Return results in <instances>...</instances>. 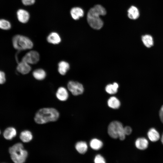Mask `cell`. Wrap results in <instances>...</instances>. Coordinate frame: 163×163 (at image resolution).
<instances>
[{"label": "cell", "instance_id": "1", "mask_svg": "<svg viewBox=\"0 0 163 163\" xmlns=\"http://www.w3.org/2000/svg\"><path fill=\"white\" fill-rule=\"evenodd\" d=\"M106 14L105 8L101 5H97L91 8L87 15V20L89 25L93 28L99 30L103 26V22L99 16Z\"/></svg>", "mask_w": 163, "mask_h": 163}, {"label": "cell", "instance_id": "2", "mask_svg": "<svg viewBox=\"0 0 163 163\" xmlns=\"http://www.w3.org/2000/svg\"><path fill=\"white\" fill-rule=\"evenodd\" d=\"M58 111L53 108H43L38 110L34 117L35 122L38 124H43L56 121L59 118Z\"/></svg>", "mask_w": 163, "mask_h": 163}, {"label": "cell", "instance_id": "3", "mask_svg": "<svg viewBox=\"0 0 163 163\" xmlns=\"http://www.w3.org/2000/svg\"><path fill=\"white\" fill-rule=\"evenodd\" d=\"M9 152L12 160L15 163L24 162L27 157V151L24 149L23 144L18 142L9 148Z\"/></svg>", "mask_w": 163, "mask_h": 163}, {"label": "cell", "instance_id": "4", "mask_svg": "<svg viewBox=\"0 0 163 163\" xmlns=\"http://www.w3.org/2000/svg\"><path fill=\"white\" fill-rule=\"evenodd\" d=\"M108 133L113 139L119 138L123 140L125 138L124 127L122 123L117 121H113L110 123L108 127Z\"/></svg>", "mask_w": 163, "mask_h": 163}, {"label": "cell", "instance_id": "5", "mask_svg": "<svg viewBox=\"0 0 163 163\" xmlns=\"http://www.w3.org/2000/svg\"><path fill=\"white\" fill-rule=\"evenodd\" d=\"M12 43L14 47L19 50L31 49L33 46V42L29 38L19 35L14 37L12 39Z\"/></svg>", "mask_w": 163, "mask_h": 163}, {"label": "cell", "instance_id": "6", "mask_svg": "<svg viewBox=\"0 0 163 163\" xmlns=\"http://www.w3.org/2000/svg\"><path fill=\"white\" fill-rule=\"evenodd\" d=\"M67 87L68 89L72 94L75 96L82 94L84 91L83 85L77 82H69L67 84Z\"/></svg>", "mask_w": 163, "mask_h": 163}, {"label": "cell", "instance_id": "7", "mask_svg": "<svg viewBox=\"0 0 163 163\" xmlns=\"http://www.w3.org/2000/svg\"><path fill=\"white\" fill-rule=\"evenodd\" d=\"M40 56L38 53L35 51H31L27 53L23 57L22 61L29 64H35L39 61Z\"/></svg>", "mask_w": 163, "mask_h": 163}, {"label": "cell", "instance_id": "8", "mask_svg": "<svg viewBox=\"0 0 163 163\" xmlns=\"http://www.w3.org/2000/svg\"><path fill=\"white\" fill-rule=\"evenodd\" d=\"M18 20L21 23H26L29 20L30 15L28 12L23 9H19L17 12Z\"/></svg>", "mask_w": 163, "mask_h": 163}, {"label": "cell", "instance_id": "9", "mask_svg": "<svg viewBox=\"0 0 163 163\" xmlns=\"http://www.w3.org/2000/svg\"><path fill=\"white\" fill-rule=\"evenodd\" d=\"M17 134L16 129L12 127L6 128L3 133V136L5 139L11 140L15 137Z\"/></svg>", "mask_w": 163, "mask_h": 163}, {"label": "cell", "instance_id": "10", "mask_svg": "<svg viewBox=\"0 0 163 163\" xmlns=\"http://www.w3.org/2000/svg\"><path fill=\"white\" fill-rule=\"evenodd\" d=\"M57 98L61 101H65L67 100L69 97V94L66 89L63 87H59L56 93Z\"/></svg>", "mask_w": 163, "mask_h": 163}, {"label": "cell", "instance_id": "11", "mask_svg": "<svg viewBox=\"0 0 163 163\" xmlns=\"http://www.w3.org/2000/svg\"><path fill=\"white\" fill-rule=\"evenodd\" d=\"M17 69L21 73L26 74H28L30 71L31 68L29 64L21 61L18 64Z\"/></svg>", "mask_w": 163, "mask_h": 163}, {"label": "cell", "instance_id": "12", "mask_svg": "<svg viewBox=\"0 0 163 163\" xmlns=\"http://www.w3.org/2000/svg\"><path fill=\"white\" fill-rule=\"evenodd\" d=\"M72 18L75 20H78L82 17L84 14V11L81 8L75 7L72 8L70 11Z\"/></svg>", "mask_w": 163, "mask_h": 163}, {"label": "cell", "instance_id": "13", "mask_svg": "<svg viewBox=\"0 0 163 163\" xmlns=\"http://www.w3.org/2000/svg\"><path fill=\"white\" fill-rule=\"evenodd\" d=\"M47 40L50 43L57 44L61 42V39L60 36L57 33L53 32L50 33L47 36Z\"/></svg>", "mask_w": 163, "mask_h": 163}, {"label": "cell", "instance_id": "14", "mask_svg": "<svg viewBox=\"0 0 163 163\" xmlns=\"http://www.w3.org/2000/svg\"><path fill=\"white\" fill-rule=\"evenodd\" d=\"M148 141L144 138H140L137 139L135 141V145L138 149L143 150L147 148L148 146Z\"/></svg>", "mask_w": 163, "mask_h": 163}, {"label": "cell", "instance_id": "15", "mask_svg": "<svg viewBox=\"0 0 163 163\" xmlns=\"http://www.w3.org/2000/svg\"><path fill=\"white\" fill-rule=\"evenodd\" d=\"M19 137L23 142L27 143L30 142L32 139L33 136L30 131L28 130H25L21 132Z\"/></svg>", "mask_w": 163, "mask_h": 163}, {"label": "cell", "instance_id": "16", "mask_svg": "<svg viewBox=\"0 0 163 163\" xmlns=\"http://www.w3.org/2000/svg\"><path fill=\"white\" fill-rule=\"evenodd\" d=\"M128 16L129 18L132 20H136L139 16V11L135 6H132L129 9L128 11Z\"/></svg>", "mask_w": 163, "mask_h": 163}, {"label": "cell", "instance_id": "17", "mask_svg": "<svg viewBox=\"0 0 163 163\" xmlns=\"http://www.w3.org/2000/svg\"><path fill=\"white\" fill-rule=\"evenodd\" d=\"M69 63L65 61H61L58 64V71L62 75H65L69 69Z\"/></svg>", "mask_w": 163, "mask_h": 163}, {"label": "cell", "instance_id": "18", "mask_svg": "<svg viewBox=\"0 0 163 163\" xmlns=\"http://www.w3.org/2000/svg\"><path fill=\"white\" fill-rule=\"evenodd\" d=\"M147 135L149 139L152 142L157 141L160 138L158 132L154 128H152L148 131Z\"/></svg>", "mask_w": 163, "mask_h": 163}, {"label": "cell", "instance_id": "19", "mask_svg": "<svg viewBox=\"0 0 163 163\" xmlns=\"http://www.w3.org/2000/svg\"><path fill=\"white\" fill-rule=\"evenodd\" d=\"M75 148L77 152L81 154H85L88 149V145L84 141H79L75 144Z\"/></svg>", "mask_w": 163, "mask_h": 163}, {"label": "cell", "instance_id": "20", "mask_svg": "<svg viewBox=\"0 0 163 163\" xmlns=\"http://www.w3.org/2000/svg\"><path fill=\"white\" fill-rule=\"evenodd\" d=\"M108 106L113 109H117L120 106V103L119 100L116 97H110L107 101Z\"/></svg>", "mask_w": 163, "mask_h": 163}, {"label": "cell", "instance_id": "21", "mask_svg": "<svg viewBox=\"0 0 163 163\" xmlns=\"http://www.w3.org/2000/svg\"><path fill=\"white\" fill-rule=\"evenodd\" d=\"M142 40L144 45L147 48H150L153 45V39L151 35L146 34L142 36Z\"/></svg>", "mask_w": 163, "mask_h": 163}, {"label": "cell", "instance_id": "22", "mask_svg": "<svg viewBox=\"0 0 163 163\" xmlns=\"http://www.w3.org/2000/svg\"><path fill=\"white\" fill-rule=\"evenodd\" d=\"M33 75L36 79L39 80H41L45 78L46 74L44 70L39 69L34 71L33 72Z\"/></svg>", "mask_w": 163, "mask_h": 163}, {"label": "cell", "instance_id": "23", "mask_svg": "<svg viewBox=\"0 0 163 163\" xmlns=\"http://www.w3.org/2000/svg\"><path fill=\"white\" fill-rule=\"evenodd\" d=\"M119 87L118 84L114 82L112 84H109L105 87V91L107 93L110 94H114L117 93Z\"/></svg>", "mask_w": 163, "mask_h": 163}, {"label": "cell", "instance_id": "24", "mask_svg": "<svg viewBox=\"0 0 163 163\" xmlns=\"http://www.w3.org/2000/svg\"><path fill=\"white\" fill-rule=\"evenodd\" d=\"M90 145L93 149L98 150L102 148L103 143L100 140L97 139H94L90 141Z\"/></svg>", "mask_w": 163, "mask_h": 163}, {"label": "cell", "instance_id": "25", "mask_svg": "<svg viewBox=\"0 0 163 163\" xmlns=\"http://www.w3.org/2000/svg\"><path fill=\"white\" fill-rule=\"evenodd\" d=\"M11 27L10 23L7 20L0 19V28L4 30H8Z\"/></svg>", "mask_w": 163, "mask_h": 163}, {"label": "cell", "instance_id": "26", "mask_svg": "<svg viewBox=\"0 0 163 163\" xmlns=\"http://www.w3.org/2000/svg\"><path fill=\"white\" fill-rule=\"evenodd\" d=\"M94 162L95 163H105V160L104 157L100 155H97L95 157Z\"/></svg>", "mask_w": 163, "mask_h": 163}, {"label": "cell", "instance_id": "27", "mask_svg": "<svg viewBox=\"0 0 163 163\" xmlns=\"http://www.w3.org/2000/svg\"><path fill=\"white\" fill-rule=\"evenodd\" d=\"M23 4L25 5H30L34 4L35 0H21Z\"/></svg>", "mask_w": 163, "mask_h": 163}, {"label": "cell", "instance_id": "28", "mask_svg": "<svg viewBox=\"0 0 163 163\" xmlns=\"http://www.w3.org/2000/svg\"><path fill=\"white\" fill-rule=\"evenodd\" d=\"M6 79L5 73L2 71H0V84L4 83L5 82Z\"/></svg>", "mask_w": 163, "mask_h": 163}, {"label": "cell", "instance_id": "29", "mask_svg": "<svg viewBox=\"0 0 163 163\" xmlns=\"http://www.w3.org/2000/svg\"><path fill=\"white\" fill-rule=\"evenodd\" d=\"M124 131L126 135H129L131 133L132 129L130 127L126 126L124 127Z\"/></svg>", "mask_w": 163, "mask_h": 163}, {"label": "cell", "instance_id": "30", "mask_svg": "<svg viewBox=\"0 0 163 163\" xmlns=\"http://www.w3.org/2000/svg\"><path fill=\"white\" fill-rule=\"evenodd\" d=\"M159 117L161 122L163 123V105L161 107L159 111Z\"/></svg>", "mask_w": 163, "mask_h": 163}, {"label": "cell", "instance_id": "31", "mask_svg": "<svg viewBox=\"0 0 163 163\" xmlns=\"http://www.w3.org/2000/svg\"><path fill=\"white\" fill-rule=\"evenodd\" d=\"M161 142L163 144V134L162 136L161 137Z\"/></svg>", "mask_w": 163, "mask_h": 163}, {"label": "cell", "instance_id": "32", "mask_svg": "<svg viewBox=\"0 0 163 163\" xmlns=\"http://www.w3.org/2000/svg\"><path fill=\"white\" fill-rule=\"evenodd\" d=\"M0 133H1V131L0 130Z\"/></svg>", "mask_w": 163, "mask_h": 163}]
</instances>
